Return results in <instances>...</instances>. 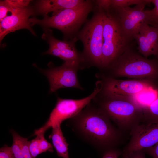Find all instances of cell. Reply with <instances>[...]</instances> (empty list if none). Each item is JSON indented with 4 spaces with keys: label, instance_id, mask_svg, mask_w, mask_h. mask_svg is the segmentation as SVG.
I'll return each mask as SVG.
<instances>
[{
    "label": "cell",
    "instance_id": "7c38bea8",
    "mask_svg": "<svg viewBox=\"0 0 158 158\" xmlns=\"http://www.w3.org/2000/svg\"><path fill=\"white\" fill-rule=\"evenodd\" d=\"M11 14L7 16L0 23V40L1 42L8 33L22 29L28 30L34 35L36 34L31 27L29 17L34 12L29 6L13 10Z\"/></svg>",
    "mask_w": 158,
    "mask_h": 158
},
{
    "label": "cell",
    "instance_id": "ac0fdd59",
    "mask_svg": "<svg viewBox=\"0 0 158 158\" xmlns=\"http://www.w3.org/2000/svg\"><path fill=\"white\" fill-rule=\"evenodd\" d=\"M147 0H111V8L116 9L146 2Z\"/></svg>",
    "mask_w": 158,
    "mask_h": 158
},
{
    "label": "cell",
    "instance_id": "4316f807",
    "mask_svg": "<svg viewBox=\"0 0 158 158\" xmlns=\"http://www.w3.org/2000/svg\"><path fill=\"white\" fill-rule=\"evenodd\" d=\"M122 154V150L114 148L105 152L102 158H118Z\"/></svg>",
    "mask_w": 158,
    "mask_h": 158
},
{
    "label": "cell",
    "instance_id": "52a82bcc",
    "mask_svg": "<svg viewBox=\"0 0 158 158\" xmlns=\"http://www.w3.org/2000/svg\"><path fill=\"white\" fill-rule=\"evenodd\" d=\"M93 92L88 96L78 99H65L58 97L56 104L45 124L35 130L34 135L44 133L48 129L61 126L64 120L75 116L93 99L101 89L99 81L95 84Z\"/></svg>",
    "mask_w": 158,
    "mask_h": 158
},
{
    "label": "cell",
    "instance_id": "8992f818",
    "mask_svg": "<svg viewBox=\"0 0 158 158\" xmlns=\"http://www.w3.org/2000/svg\"><path fill=\"white\" fill-rule=\"evenodd\" d=\"M106 12L104 23L102 66L107 70L118 57L129 46L131 41L126 35L116 16L110 9Z\"/></svg>",
    "mask_w": 158,
    "mask_h": 158
},
{
    "label": "cell",
    "instance_id": "5bb4252c",
    "mask_svg": "<svg viewBox=\"0 0 158 158\" xmlns=\"http://www.w3.org/2000/svg\"><path fill=\"white\" fill-rule=\"evenodd\" d=\"M84 0H42L38 1L36 5L37 13L44 15L50 12L77 6L84 2Z\"/></svg>",
    "mask_w": 158,
    "mask_h": 158
},
{
    "label": "cell",
    "instance_id": "9a60e30c",
    "mask_svg": "<svg viewBox=\"0 0 158 158\" xmlns=\"http://www.w3.org/2000/svg\"><path fill=\"white\" fill-rule=\"evenodd\" d=\"M52 128L50 137L58 156L63 158H69L68 152V144L63 136L61 126H56Z\"/></svg>",
    "mask_w": 158,
    "mask_h": 158
},
{
    "label": "cell",
    "instance_id": "44dd1931",
    "mask_svg": "<svg viewBox=\"0 0 158 158\" xmlns=\"http://www.w3.org/2000/svg\"><path fill=\"white\" fill-rule=\"evenodd\" d=\"M150 2L154 4V7L152 9L150 10L148 24L155 27L158 24V0H150Z\"/></svg>",
    "mask_w": 158,
    "mask_h": 158
},
{
    "label": "cell",
    "instance_id": "4fadbf2b",
    "mask_svg": "<svg viewBox=\"0 0 158 158\" xmlns=\"http://www.w3.org/2000/svg\"><path fill=\"white\" fill-rule=\"evenodd\" d=\"M139 52L147 58L152 55L158 56V30L146 23L142 24L134 36Z\"/></svg>",
    "mask_w": 158,
    "mask_h": 158
},
{
    "label": "cell",
    "instance_id": "ffe728a7",
    "mask_svg": "<svg viewBox=\"0 0 158 158\" xmlns=\"http://www.w3.org/2000/svg\"><path fill=\"white\" fill-rule=\"evenodd\" d=\"M15 9L11 0L0 1V21H1L7 16L8 12H11Z\"/></svg>",
    "mask_w": 158,
    "mask_h": 158
},
{
    "label": "cell",
    "instance_id": "9c48e42d",
    "mask_svg": "<svg viewBox=\"0 0 158 158\" xmlns=\"http://www.w3.org/2000/svg\"><path fill=\"white\" fill-rule=\"evenodd\" d=\"M150 3V0L135 5L116 9L111 8L121 27L128 38L131 41L141 25L144 23L148 24L150 10H145L146 5Z\"/></svg>",
    "mask_w": 158,
    "mask_h": 158
},
{
    "label": "cell",
    "instance_id": "6da1fadb",
    "mask_svg": "<svg viewBox=\"0 0 158 158\" xmlns=\"http://www.w3.org/2000/svg\"><path fill=\"white\" fill-rule=\"evenodd\" d=\"M69 119L73 131L96 148L105 152L116 148L122 141L124 134L92 101Z\"/></svg>",
    "mask_w": 158,
    "mask_h": 158
},
{
    "label": "cell",
    "instance_id": "2e32d148",
    "mask_svg": "<svg viewBox=\"0 0 158 158\" xmlns=\"http://www.w3.org/2000/svg\"><path fill=\"white\" fill-rule=\"evenodd\" d=\"M44 54L59 57L63 60L64 62H75L79 63L80 65V64L81 53H79L76 48L60 49L49 45L48 50Z\"/></svg>",
    "mask_w": 158,
    "mask_h": 158
},
{
    "label": "cell",
    "instance_id": "603a6c76",
    "mask_svg": "<svg viewBox=\"0 0 158 158\" xmlns=\"http://www.w3.org/2000/svg\"><path fill=\"white\" fill-rule=\"evenodd\" d=\"M44 134V133H41L37 135L39 136V147L41 153L47 151L52 152L53 151L52 145L45 139Z\"/></svg>",
    "mask_w": 158,
    "mask_h": 158
},
{
    "label": "cell",
    "instance_id": "3957f363",
    "mask_svg": "<svg viewBox=\"0 0 158 158\" xmlns=\"http://www.w3.org/2000/svg\"><path fill=\"white\" fill-rule=\"evenodd\" d=\"M91 18L76 35L83 46L81 53V69L94 66L101 70L102 66L103 32L106 12L95 6Z\"/></svg>",
    "mask_w": 158,
    "mask_h": 158
},
{
    "label": "cell",
    "instance_id": "8fae6325",
    "mask_svg": "<svg viewBox=\"0 0 158 158\" xmlns=\"http://www.w3.org/2000/svg\"><path fill=\"white\" fill-rule=\"evenodd\" d=\"M100 91L121 96L135 97L154 87L152 82L146 80H121L102 77Z\"/></svg>",
    "mask_w": 158,
    "mask_h": 158
},
{
    "label": "cell",
    "instance_id": "5b68a950",
    "mask_svg": "<svg viewBox=\"0 0 158 158\" xmlns=\"http://www.w3.org/2000/svg\"><path fill=\"white\" fill-rule=\"evenodd\" d=\"M109 77H126L152 82L158 79V60L150 59L133 51L129 46L107 69Z\"/></svg>",
    "mask_w": 158,
    "mask_h": 158
},
{
    "label": "cell",
    "instance_id": "484cf974",
    "mask_svg": "<svg viewBox=\"0 0 158 158\" xmlns=\"http://www.w3.org/2000/svg\"><path fill=\"white\" fill-rule=\"evenodd\" d=\"M95 5L106 12L109 11L111 8V0H94Z\"/></svg>",
    "mask_w": 158,
    "mask_h": 158
},
{
    "label": "cell",
    "instance_id": "83f0119b",
    "mask_svg": "<svg viewBox=\"0 0 158 158\" xmlns=\"http://www.w3.org/2000/svg\"><path fill=\"white\" fill-rule=\"evenodd\" d=\"M143 152L152 158H158V143L151 147L145 149Z\"/></svg>",
    "mask_w": 158,
    "mask_h": 158
},
{
    "label": "cell",
    "instance_id": "e0dca14e",
    "mask_svg": "<svg viewBox=\"0 0 158 158\" xmlns=\"http://www.w3.org/2000/svg\"><path fill=\"white\" fill-rule=\"evenodd\" d=\"M156 96L149 104L142 108V123L147 124H158V87L155 88Z\"/></svg>",
    "mask_w": 158,
    "mask_h": 158
},
{
    "label": "cell",
    "instance_id": "d4e9b609",
    "mask_svg": "<svg viewBox=\"0 0 158 158\" xmlns=\"http://www.w3.org/2000/svg\"><path fill=\"white\" fill-rule=\"evenodd\" d=\"M0 158H15L11 147L4 145L0 148Z\"/></svg>",
    "mask_w": 158,
    "mask_h": 158
},
{
    "label": "cell",
    "instance_id": "f1b7e54d",
    "mask_svg": "<svg viewBox=\"0 0 158 158\" xmlns=\"http://www.w3.org/2000/svg\"><path fill=\"white\" fill-rule=\"evenodd\" d=\"M129 158H146V157L145 153L142 151L134 154Z\"/></svg>",
    "mask_w": 158,
    "mask_h": 158
},
{
    "label": "cell",
    "instance_id": "277c9868",
    "mask_svg": "<svg viewBox=\"0 0 158 158\" xmlns=\"http://www.w3.org/2000/svg\"><path fill=\"white\" fill-rule=\"evenodd\" d=\"M95 6L94 0H86L75 7L53 12L51 16L45 15L41 20L33 18L29 21L31 26L38 25L55 28L62 32L66 39L78 40L76 35L79 29Z\"/></svg>",
    "mask_w": 158,
    "mask_h": 158
},
{
    "label": "cell",
    "instance_id": "7a4b0ae2",
    "mask_svg": "<svg viewBox=\"0 0 158 158\" xmlns=\"http://www.w3.org/2000/svg\"><path fill=\"white\" fill-rule=\"evenodd\" d=\"M92 101L123 134H130L142 122V108L135 97L121 96L100 91Z\"/></svg>",
    "mask_w": 158,
    "mask_h": 158
},
{
    "label": "cell",
    "instance_id": "d6986e66",
    "mask_svg": "<svg viewBox=\"0 0 158 158\" xmlns=\"http://www.w3.org/2000/svg\"><path fill=\"white\" fill-rule=\"evenodd\" d=\"M13 137V143L11 147L15 158H23L20 146V135L13 130H11Z\"/></svg>",
    "mask_w": 158,
    "mask_h": 158
},
{
    "label": "cell",
    "instance_id": "ba28073f",
    "mask_svg": "<svg viewBox=\"0 0 158 158\" xmlns=\"http://www.w3.org/2000/svg\"><path fill=\"white\" fill-rule=\"evenodd\" d=\"M80 69H81L79 63L70 62H64L59 66L49 67L46 70L39 69L48 80L50 93L63 88H73L83 90L77 77V73Z\"/></svg>",
    "mask_w": 158,
    "mask_h": 158
},
{
    "label": "cell",
    "instance_id": "f546056e",
    "mask_svg": "<svg viewBox=\"0 0 158 158\" xmlns=\"http://www.w3.org/2000/svg\"><path fill=\"white\" fill-rule=\"evenodd\" d=\"M155 27H156L158 30V24Z\"/></svg>",
    "mask_w": 158,
    "mask_h": 158
},
{
    "label": "cell",
    "instance_id": "30bf717a",
    "mask_svg": "<svg viewBox=\"0 0 158 158\" xmlns=\"http://www.w3.org/2000/svg\"><path fill=\"white\" fill-rule=\"evenodd\" d=\"M130 135V140L122 150V158H129L134 154L157 144L158 124L141 123Z\"/></svg>",
    "mask_w": 158,
    "mask_h": 158
},
{
    "label": "cell",
    "instance_id": "cb8c5ba5",
    "mask_svg": "<svg viewBox=\"0 0 158 158\" xmlns=\"http://www.w3.org/2000/svg\"><path fill=\"white\" fill-rule=\"evenodd\" d=\"M29 149L30 154L33 158H35L41 152L39 147V136L37 137L31 141H30Z\"/></svg>",
    "mask_w": 158,
    "mask_h": 158
},
{
    "label": "cell",
    "instance_id": "7402d4cb",
    "mask_svg": "<svg viewBox=\"0 0 158 158\" xmlns=\"http://www.w3.org/2000/svg\"><path fill=\"white\" fill-rule=\"evenodd\" d=\"M19 142L23 158H33L32 156L29 149L30 141L28 138L23 137L20 135L19 137Z\"/></svg>",
    "mask_w": 158,
    "mask_h": 158
}]
</instances>
